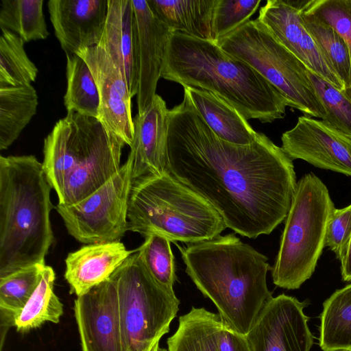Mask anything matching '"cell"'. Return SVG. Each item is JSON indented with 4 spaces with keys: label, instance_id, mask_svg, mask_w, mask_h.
I'll list each match as a JSON object with an SVG mask.
<instances>
[{
    "label": "cell",
    "instance_id": "f546056e",
    "mask_svg": "<svg viewBox=\"0 0 351 351\" xmlns=\"http://www.w3.org/2000/svg\"><path fill=\"white\" fill-rule=\"evenodd\" d=\"M0 28V88L31 84L38 70L25 51V42L15 33Z\"/></svg>",
    "mask_w": 351,
    "mask_h": 351
},
{
    "label": "cell",
    "instance_id": "f35d334b",
    "mask_svg": "<svg viewBox=\"0 0 351 351\" xmlns=\"http://www.w3.org/2000/svg\"><path fill=\"white\" fill-rule=\"evenodd\" d=\"M158 348H159V342H158V343H157L154 346V347L152 349V350H151V351H158Z\"/></svg>",
    "mask_w": 351,
    "mask_h": 351
},
{
    "label": "cell",
    "instance_id": "44dd1931",
    "mask_svg": "<svg viewBox=\"0 0 351 351\" xmlns=\"http://www.w3.org/2000/svg\"><path fill=\"white\" fill-rule=\"evenodd\" d=\"M192 105L208 127L219 138L231 143L246 145L258 136L232 106L218 95L202 89L184 87Z\"/></svg>",
    "mask_w": 351,
    "mask_h": 351
},
{
    "label": "cell",
    "instance_id": "60d3db41",
    "mask_svg": "<svg viewBox=\"0 0 351 351\" xmlns=\"http://www.w3.org/2000/svg\"><path fill=\"white\" fill-rule=\"evenodd\" d=\"M343 351H351V350H343Z\"/></svg>",
    "mask_w": 351,
    "mask_h": 351
},
{
    "label": "cell",
    "instance_id": "277c9868",
    "mask_svg": "<svg viewBox=\"0 0 351 351\" xmlns=\"http://www.w3.org/2000/svg\"><path fill=\"white\" fill-rule=\"evenodd\" d=\"M51 189L34 156H0V278L45 264L54 241Z\"/></svg>",
    "mask_w": 351,
    "mask_h": 351
},
{
    "label": "cell",
    "instance_id": "ac0fdd59",
    "mask_svg": "<svg viewBox=\"0 0 351 351\" xmlns=\"http://www.w3.org/2000/svg\"><path fill=\"white\" fill-rule=\"evenodd\" d=\"M168 112L165 101L156 94L145 111L133 119L134 138L128 154L133 180L167 172Z\"/></svg>",
    "mask_w": 351,
    "mask_h": 351
},
{
    "label": "cell",
    "instance_id": "ffe728a7",
    "mask_svg": "<svg viewBox=\"0 0 351 351\" xmlns=\"http://www.w3.org/2000/svg\"><path fill=\"white\" fill-rule=\"evenodd\" d=\"M134 250L120 241L88 244L72 252L65 259L64 278L70 293L83 295L96 285L110 279L115 270Z\"/></svg>",
    "mask_w": 351,
    "mask_h": 351
},
{
    "label": "cell",
    "instance_id": "ba28073f",
    "mask_svg": "<svg viewBox=\"0 0 351 351\" xmlns=\"http://www.w3.org/2000/svg\"><path fill=\"white\" fill-rule=\"evenodd\" d=\"M110 278L117 289L124 351H151L169 331L180 300L156 282L136 250Z\"/></svg>",
    "mask_w": 351,
    "mask_h": 351
},
{
    "label": "cell",
    "instance_id": "4fadbf2b",
    "mask_svg": "<svg viewBox=\"0 0 351 351\" xmlns=\"http://www.w3.org/2000/svg\"><path fill=\"white\" fill-rule=\"evenodd\" d=\"M304 1L268 0L257 18L311 71L346 93V88L303 25Z\"/></svg>",
    "mask_w": 351,
    "mask_h": 351
},
{
    "label": "cell",
    "instance_id": "8d00e7d4",
    "mask_svg": "<svg viewBox=\"0 0 351 351\" xmlns=\"http://www.w3.org/2000/svg\"><path fill=\"white\" fill-rule=\"evenodd\" d=\"M218 351H250L245 335L240 334L223 323L217 339Z\"/></svg>",
    "mask_w": 351,
    "mask_h": 351
},
{
    "label": "cell",
    "instance_id": "8992f818",
    "mask_svg": "<svg viewBox=\"0 0 351 351\" xmlns=\"http://www.w3.org/2000/svg\"><path fill=\"white\" fill-rule=\"evenodd\" d=\"M226 228L208 201L168 171L133 180L128 230L144 237L156 234L171 242L193 243L211 239Z\"/></svg>",
    "mask_w": 351,
    "mask_h": 351
},
{
    "label": "cell",
    "instance_id": "74e56055",
    "mask_svg": "<svg viewBox=\"0 0 351 351\" xmlns=\"http://www.w3.org/2000/svg\"><path fill=\"white\" fill-rule=\"evenodd\" d=\"M341 263V271L343 280L351 281V238L347 247L345 255Z\"/></svg>",
    "mask_w": 351,
    "mask_h": 351
},
{
    "label": "cell",
    "instance_id": "f1b7e54d",
    "mask_svg": "<svg viewBox=\"0 0 351 351\" xmlns=\"http://www.w3.org/2000/svg\"><path fill=\"white\" fill-rule=\"evenodd\" d=\"M43 5V0H1L0 27L15 33L25 43L47 38Z\"/></svg>",
    "mask_w": 351,
    "mask_h": 351
},
{
    "label": "cell",
    "instance_id": "3957f363",
    "mask_svg": "<svg viewBox=\"0 0 351 351\" xmlns=\"http://www.w3.org/2000/svg\"><path fill=\"white\" fill-rule=\"evenodd\" d=\"M161 77L210 91L232 106L246 120L271 123L282 119L286 98L245 61L215 42L173 32Z\"/></svg>",
    "mask_w": 351,
    "mask_h": 351
},
{
    "label": "cell",
    "instance_id": "7a4b0ae2",
    "mask_svg": "<svg viewBox=\"0 0 351 351\" xmlns=\"http://www.w3.org/2000/svg\"><path fill=\"white\" fill-rule=\"evenodd\" d=\"M186 273L218 310L223 323L246 335L272 298L267 285L268 258L235 234L181 246Z\"/></svg>",
    "mask_w": 351,
    "mask_h": 351
},
{
    "label": "cell",
    "instance_id": "9a60e30c",
    "mask_svg": "<svg viewBox=\"0 0 351 351\" xmlns=\"http://www.w3.org/2000/svg\"><path fill=\"white\" fill-rule=\"evenodd\" d=\"M76 54L87 63L98 88L97 119L109 132L130 146L134 132L132 97L120 70L99 46L83 49Z\"/></svg>",
    "mask_w": 351,
    "mask_h": 351
},
{
    "label": "cell",
    "instance_id": "4316f807",
    "mask_svg": "<svg viewBox=\"0 0 351 351\" xmlns=\"http://www.w3.org/2000/svg\"><path fill=\"white\" fill-rule=\"evenodd\" d=\"M67 86L64 104L67 112L98 118L100 99L93 75L85 60L76 53H66Z\"/></svg>",
    "mask_w": 351,
    "mask_h": 351
},
{
    "label": "cell",
    "instance_id": "cb8c5ba5",
    "mask_svg": "<svg viewBox=\"0 0 351 351\" xmlns=\"http://www.w3.org/2000/svg\"><path fill=\"white\" fill-rule=\"evenodd\" d=\"M38 97L31 85L0 88V150L8 149L35 115Z\"/></svg>",
    "mask_w": 351,
    "mask_h": 351
},
{
    "label": "cell",
    "instance_id": "7402d4cb",
    "mask_svg": "<svg viewBox=\"0 0 351 351\" xmlns=\"http://www.w3.org/2000/svg\"><path fill=\"white\" fill-rule=\"evenodd\" d=\"M216 1L147 0L153 13L173 32L213 42Z\"/></svg>",
    "mask_w": 351,
    "mask_h": 351
},
{
    "label": "cell",
    "instance_id": "1f68e13d",
    "mask_svg": "<svg viewBox=\"0 0 351 351\" xmlns=\"http://www.w3.org/2000/svg\"><path fill=\"white\" fill-rule=\"evenodd\" d=\"M308 77L326 111L323 120L351 140V99L343 91L307 69Z\"/></svg>",
    "mask_w": 351,
    "mask_h": 351
},
{
    "label": "cell",
    "instance_id": "7c38bea8",
    "mask_svg": "<svg viewBox=\"0 0 351 351\" xmlns=\"http://www.w3.org/2000/svg\"><path fill=\"white\" fill-rule=\"evenodd\" d=\"M281 147L292 160L351 176V140L323 120L302 115L285 132Z\"/></svg>",
    "mask_w": 351,
    "mask_h": 351
},
{
    "label": "cell",
    "instance_id": "e575fe53",
    "mask_svg": "<svg viewBox=\"0 0 351 351\" xmlns=\"http://www.w3.org/2000/svg\"><path fill=\"white\" fill-rule=\"evenodd\" d=\"M304 8L335 29L346 42L351 59V0L305 1ZM348 96L351 99V89Z\"/></svg>",
    "mask_w": 351,
    "mask_h": 351
},
{
    "label": "cell",
    "instance_id": "603a6c76",
    "mask_svg": "<svg viewBox=\"0 0 351 351\" xmlns=\"http://www.w3.org/2000/svg\"><path fill=\"white\" fill-rule=\"evenodd\" d=\"M223 320L204 308L192 307L179 317L178 326L167 339V351H218Z\"/></svg>",
    "mask_w": 351,
    "mask_h": 351
},
{
    "label": "cell",
    "instance_id": "ab89813d",
    "mask_svg": "<svg viewBox=\"0 0 351 351\" xmlns=\"http://www.w3.org/2000/svg\"><path fill=\"white\" fill-rule=\"evenodd\" d=\"M158 351H167V350L166 349H165V348H161L159 347L158 349Z\"/></svg>",
    "mask_w": 351,
    "mask_h": 351
},
{
    "label": "cell",
    "instance_id": "5bb4252c",
    "mask_svg": "<svg viewBox=\"0 0 351 351\" xmlns=\"http://www.w3.org/2000/svg\"><path fill=\"white\" fill-rule=\"evenodd\" d=\"M82 351H124L117 289L112 278L74 301Z\"/></svg>",
    "mask_w": 351,
    "mask_h": 351
},
{
    "label": "cell",
    "instance_id": "9c48e42d",
    "mask_svg": "<svg viewBox=\"0 0 351 351\" xmlns=\"http://www.w3.org/2000/svg\"><path fill=\"white\" fill-rule=\"evenodd\" d=\"M217 44L253 67L286 98L289 107L325 119L307 68L258 19L249 20Z\"/></svg>",
    "mask_w": 351,
    "mask_h": 351
},
{
    "label": "cell",
    "instance_id": "e0dca14e",
    "mask_svg": "<svg viewBox=\"0 0 351 351\" xmlns=\"http://www.w3.org/2000/svg\"><path fill=\"white\" fill-rule=\"evenodd\" d=\"M47 7L55 35L66 53L99 45L108 0H49Z\"/></svg>",
    "mask_w": 351,
    "mask_h": 351
},
{
    "label": "cell",
    "instance_id": "83f0119b",
    "mask_svg": "<svg viewBox=\"0 0 351 351\" xmlns=\"http://www.w3.org/2000/svg\"><path fill=\"white\" fill-rule=\"evenodd\" d=\"M304 3L305 1L301 12L302 22L343 83L348 95L351 89V59L348 47L332 26L304 9Z\"/></svg>",
    "mask_w": 351,
    "mask_h": 351
},
{
    "label": "cell",
    "instance_id": "484cf974",
    "mask_svg": "<svg viewBox=\"0 0 351 351\" xmlns=\"http://www.w3.org/2000/svg\"><path fill=\"white\" fill-rule=\"evenodd\" d=\"M55 279L53 268L45 265L36 289L15 317L14 326L18 332H29L46 322H60L63 304L53 291Z\"/></svg>",
    "mask_w": 351,
    "mask_h": 351
},
{
    "label": "cell",
    "instance_id": "6da1fadb",
    "mask_svg": "<svg viewBox=\"0 0 351 351\" xmlns=\"http://www.w3.org/2000/svg\"><path fill=\"white\" fill-rule=\"evenodd\" d=\"M167 171L250 239L285 220L297 186L293 160L266 135L246 145L219 138L184 94L169 110Z\"/></svg>",
    "mask_w": 351,
    "mask_h": 351
},
{
    "label": "cell",
    "instance_id": "d590c367",
    "mask_svg": "<svg viewBox=\"0 0 351 351\" xmlns=\"http://www.w3.org/2000/svg\"><path fill=\"white\" fill-rule=\"evenodd\" d=\"M351 238V204L335 208L330 218L326 237V245L341 262Z\"/></svg>",
    "mask_w": 351,
    "mask_h": 351
},
{
    "label": "cell",
    "instance_id": "52a82bcc",
    "mask_svg": "<svg viewBox=\"0 0 351 351\" xmlns=\"http://www.w3.org/2000/svg\"><path fill=\"white\" fill-rule=\"evenodd\" d=\"M335 209L319 178L309 173L298 181L271 270L275 285L297 289L311 277L326 246L327 228Z\"/></svg>",
    "mask_w": 351,
    "mask_h": 351
},
{
    "label": "cell",
    "instance_id": "d6986e66",
    "mask_svg": "<svg viewBox=\"0 0 351 351\" xmlns=\"http://www.w3.org/2000/svg\"><path fill=\"white\" fill-rule=\"evenodd\" d=\"M125 79L132 98L138 89V60L132 0H108L106 25L98 45Z\"/></svg>",
    "mask_w": 351,
    "mask_h": 351
},
{
    "label": "cell",
    "instance_id": "d6a6232c",
    "mask_svg": "<svg viewBox=\"0 0 351 351\" xmlns=\"http://www.w3.org/2000/svg\"><path fill=\"white\" fill-rule=\"evenodd\" d=\"M170 243L162 236L150 235L145 237V241L136 251L156 282L174 291L176 267Z\"/></svg>",
    "mask_w": 351,
    "mask_h": 351
},
{
    "label": "cell",
    "instance_id": "5b68a950",
    "mask_svg": "<svg viewBox=\"0 0 351 351\" xmlns=\"http://www.w3.org/2000/svg\"><path fill=\"white\" fill-rule=\"evenodd\" d=\"M125 143L94 117L67 112L44 141L45 173L58 204L71 205L86 197L121 167Z\"/></svg>",
    "mask_w": 351,
    "mask_h": 351
},
{
    "label": "cell",
    "instance_id": "2e32d148",
    "mask_svg": "<svg viewBox=\"0 0 351 351\" xmlns=\"http://www.w3.org/2000/svg\"><path fill=\"white\" fill-rule=\"evenodd\" d=\"M138 60V114L143 113L156 95V87L173 31L151 10L147 0H132Z\"/></svg>",
    "mask_w": 351,
    "mask_h": 351
},
{
    "label": "cell",
    "instance_id": "8fae6325",
    "mask_svg": "<svg viewBox=\"0 0 351 351\" xmlns=\"http://www.w3.org/2000/svg\"><path fill=\"white\" fill-rule=\"evenodd\" d=\"M306 302L284 293L271 298L245 335L250 351H310L313 336Z\"/></svg>",
    "mask_w": 351,
    "mask_h": 351
},
{
    "label": "cell",
    "instance_id": "30bf717a",
    "mask_svg": "<svg viewBox=\"0 0 351 351\" xmlns=\"http://www.w3.org/2000/svg\"><path fill=\"white\" fill-rule=\"evenodd\" d=\"M133 183L128 157L119 171L81 201L55 207L68 233L84 244L119 241L128 231V211Z\"/></svg>",
    "mask_w": 351,
    "mask_h": 351
},
{
    "label": "cell",
    "instance_id": "836d02e7",
    "mask_svg": "<svg viewBox=\"0 0 351 351\" xmlns=\"http://www.w3.org/2000/svg\"><path fill=\"white\" fill-rule=\"evenodd\" d=\"M261 0H217L213 17V33L217 43L250 20Z\"/></svg>",
    "mask_w": 351,
    "mask_h": 351
},
{
    "label": "cell",
    "instance_id": "d4e9b609",
    "mask_svg": "<svg viewBox=\"0 0 351 351\" xmlns=\"http://www.w3.org/2000/svg\"><path fill=\"white\" fill-rule=\"evenodd\" d=\"M319 346L323 351L351 350V284L323 303Z\"/></svg>",
    "mask_w": 351,
    "mask_h": 351
},
{
    "label": "cell",
    "instance_id": "4dcf8cb0",
    "mask_svg": "<svg viewBox=\"0 0 351 351\" xmlns=\"http://www.w3.org/2000/svg\"><path fill=\"white\" fill-rule=\"evenodd\" d=\"M44 265H35L0 278V316L15 320L40 282Z\"/></svg>",
    "mask_w": 351,
    "mask_h": 351
}]
</instances>
